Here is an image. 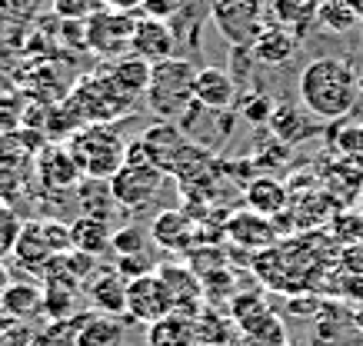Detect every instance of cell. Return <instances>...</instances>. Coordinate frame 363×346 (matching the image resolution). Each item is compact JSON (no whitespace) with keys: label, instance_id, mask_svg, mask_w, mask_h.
Wrapping results in <instances>:
<instances>
[{"label":"cell","instance_id":"obj_34","mask_svg":"<svg viewBox=\"0 0 363 346\" xmlns=\"http://www.w3.org/2000/svg\"><path fill=\"white\" fill-rule=\"evenodd\" d=\"M100 7V0H54V13L64 21H87Z\"/></svg>","mask_w":363,"mask_h":346},{"label":"cell","instance_id":"obj_30","mask_svg":"<svg viewBox=\"0 0 363 346\" xmlns=\"http://www.w3.org/2000/svg\"><path fill=\"white\" fill-rule=\"evenodd\" d=\"M87 320H90V313H74L67 320H50L47 330L37 333V346H77V336Z\"/></svg>","mask_w":363,"mask_h":346},{"label":"cell","instance_id":"obj_43","mask_svg":"<svg viewBox=\"0 0 363 346\" xmlns=\"http://www.w3.org/2000/svg\"><path fill=\"white\" fill-rule=\"evenodd\" d=\"M33 346H37V343H33Z\"/></svg>","mask_w":363,"mask_h":346},{"label":"cell","instance_id":"obj_24","mask_svg":"<svg viewBox=\"0 0 363 346\" xmlns=\"http://www.w3.org/2000/svg\"><path fill=\"white\" fill-rule=\"evenodd\" d=\"M247 203H250L253 213H264V217H277V213L290 210V190L286 183H280L277 177L264 173V177H253L247 183Z\"/></svg>","mask_w":363,"mask_h":346},{"label":"cell","instance_id":"obj_18","mask_svg":"<svg viewBox=\"0 0 363 346\" xmlns=\"http://www.w3.org/2000/svg\"><path fill=\"white\" fill-rule=\"evenodd\" d=\"M194 100L213 110H233L237 107V80L220 67H203L194 77Z\"/></svg>","mask_w":363,"mask_h":346},{"label":"cell","instance_id":"obj_40","mask_svg":"<svg viewBox=\"0 0 363 346\" xmlns=\"http://www.w3.org/2000/svg\"><path fill=\"white\" fill-rule=\"evenodd\" d=\"M347 4H350V7H353V11H357V13H360V21H363V0H347Z\"/></svg>","mask_w":363,"mask_h":346},{"label":"cell","instance_id":"obj_29","mask_svg":"<svg viewBox=\"0 0 363 346\" xmlns=\"http://www.w3.org/2000/svg\"><path fill=\"white\" fill-rule=\"evenodd\" d=\"M317 23L327 34H350L353 27H360L363 21L347 0H323L317 11Z\"/></svg>","mask_w":363,"mask_h":346},{"label":"cell","instance_id":"obj_38","mask_svg":"<svg viewBox=\"0 0 363 346\" xmlns=\"http://www.w3.org/2000/svg\"><path fill=\"white\" fill-rule=\"evenodd\" d=\"M13 279L11 273H7V267H4V260H0V300H4V293H7V287H11Z\"/></svg>","mask_w":363,"mask_h":346},{"label":"cell","instance_id":"obj_14","mask_svg":"<svg viewBox=\"0 0 363 346\" xmlns=\"http://www.w3.org/2000/svg\"><path fill=\"white\" fill-rule=\"evenodd\" d=\"M250 57L264 67H280V64H290L300 50V34L290 30V27H280V23H267L260 34L253 37V44L247 47Z\"/></svg>","mask_w":363,"mask_h":346},{"label":"cell","instance_id":"obj_36","mask_svg":"<svg viewBox=\"0 0 363 346\" xmlns=\"http://www.w3.org/2000/svg\"><path fill=\"white\" fill-rule=\"evenodd\" d=\"M184 7V0H143L140 11L143 17H154V21H174V13Z\"/></svg>","mask_w":363,"mask_h":346},{"label":"cell","instance_id":"obj_42","mask_svg":"<svg viewBox=\"0 0 363 346\" xmlns=\"http://www.w3.org/2000/svg\"><path fill=\"white\" fill-rule=\"evenodd\" d=\"M0 34H4V27H0Z\"/></svg>","mask_w":363,"mask_h":346},{"label":"cell","instance_id":"obj_32","mask_svg":"<svg viewBox=\"0 0 363 346\" xmlns=\"http://www.w3.org/2000/svg\"><path fill=\"white\" fill-rule=\"evenodd\" d=\"M21 230H23V224H21V217H17V210H13L11 203H0V257L13 253Z\"/></svg>","mask_w":363,"mask_h":346},{"label":"cell","instance_id":"obj_1","mask_svg":"<svg viewBox=\"0 0 363 346\" xmlns=\"http://www.w3.org/2000/svg\"><path fill=\"white\" fill-rule=\"evenodd\" d=\"M300 107L317 120H343L360 100L357 67L343 57H317L300 70Z\"/></svg>","mask_w":363,"mask_h":346},{"label":"cell","instance_id":"obj_19","mask_svg":"<svg viewBox=\"0 0 363 346\" xmlns=\"http://www.w3.org/2000/svg\"><path fill=\"white\" fill-rule=\"evenodd\" d=\"M147 346H200V326L194 313H167L147 326Z\"/></svg>","mask_w":363,"mask_h":346},{"label":"cell","instance_id":"obj_21","mask_svg":"<svg viewBox=\"0 0 363 346\" xmlns=\"http://www.w3.org/2000/svg\"><path fill=\"white\" fill-rule=\"evenodd\" d=\"M150 70H154V64H147V60H140V57L127 54V57H117L104 74L111 77V83L121 90L127 100L137 103L140 97H147V87H150Z\"/></svg>","mask_w":363,"mask_h":346},{"label":"cell","instance_id":"obj_35","mask_svg":"<svg viewBox=\"0 0 363 346\" xmlns=\"http://www.w3.org/2000/svg\"><path fill=\"white\" fill-rule=\"evenodd\" d=\"M40 0H0V13L13 23H27L30 17H37Z\"/></svg>","mask_w":363,"mask_h":346},{"label":"cell","instance_id":"obj_3","mask_svg":"<svg viewBox=\"0 0 363 346\" xmlns=\"http://www.w3.org/2000/svg\"><path fill=\"white\" fill-rule=\"evenodd\" d=\"M67 150L74 154L84 177L90 180H111L127 160V144L113 134L111 123H84L77 134L70 137Z\"/></svg>","mask_w":363,"mask_h":346},{"label":"cell","instance_id":"obj_27","mask_svg":"<svg viewBox=\"0 0 363 346\" xmlns=\"http://www.w3.org/2000/svg\"><path fill=\"white\" fill-rule=\"evenodd\" d=\"M323 0H270V13L280 27L297 30L300 37L307 34L310 23H317V11Z\"/></svg>","mask_w":363,"mask_h":346},{"label":"cell","instance_id":"obj_15","mask_svg":"<svg viewBox=\"0 0 363 346\" xmlns=\"http://www.w3.org/2000/svg\"><path fill=\"white\" fill-rule=\"evenodd\" d=\"M127 283L121 270H104L87 279V300L104 316H127Z\"/></svg>","mask_w":363,"mask_h":346},{"label":"cell","instance_id":"obj_7","mask_svg":"<svg viewBox=\"0 0 363 346\" xmlns=\"http://www.w3.org/2000/svg\"><path fill=\"white\" fill-rule=\"evenodd\" d=\"M107 183H111L113 200L121 203V207H127V210H140V207H147L157 193L164 190L167 173L164 170H157L154 163H127V160H123V167L117 170Z\"/></svg>","mask_w":363,"mask_h":346},{"label":"cell","instance_id":"obj_33","mask_svg":"<svg viewBox=\"0 0 363 346\" xmlns=\"http://www.w3.org/2000/svg\"><path fill=\"white\" fill-rule=\"evenodd\" d=\"M111 246L117 250V257H137V253H147V233L137 226H123V230H113Z\"/></svg>","mask_w":363,"mask_h":346},{"label":"cell","instance_id":"obj_31","mask_svg":"<svg viewBox=\"0 0 363 346\" xmlns=\"http://www.w3.org/2000/svg\"><path fill=\"white\" fill-rule=\"evenodd\" d=\"M274 107L277 103L270 100L267 93H253V97H240V100H237V113H240L247 123H253V127H267L270 117H274Z\"/></svg>","mask_w":363,"mask_h":346},{"label":"cell","instance_id":"obj_37","mask_svg":"<svg viewBox=\"0 0 363 346\" xmlns=\"http://www.w3.org/2000/svg\"><path fill=\"white\" fill-rule=\"evenodd\" d=\"M140 4H143V0H100V7H104V11H117V13L140 11Z\"/></svg>","mask_w":363,"mask_h":346},{"label":"cell","instance_id":"obj_4","mask_svg":"<svg viewBox=\"0 0 363 346\" xmlns=\"http://www.w3.org/2000/svg\"><path fill=\"white\" fill-rule=\"evenodd\" d=\"M67 250H74L70 246V226L60 224V220H30V224H23L21 236H17L13 257L23 270L44 273L47 263L57 253H67Z\"/></svg>","mask_w":363,"mask_h":346},{"label":"cell","instance_id":"obj_25","mask_svg":"<svg viewBox=\"0 0 363 346\" xmlns=\"http://www.w3.org/2000/svg\"><path fill=\"white\" fill-rule=\"evenodd\" d=\"M113 243V230L111 224L104 220V217H77L74 224H70V246L80 250V253H90V257H100V253H107Z\"/></svg>","mask_w":363,"mask_h":346},{"label":"cell","instance_id":"obj_5","mask_svg":"<svg viewBox=\"0 0 363 346\" xmlns=\"http://www.w3.org/2000/svg\"><path fill=\"white\" fill-rule=\"evenodd\" d=\"M67 100L77 107V113L84 117V123H111L133 107L121 90L111 83L107 74L80 77L77 83H74V90L67 93Z\"/></svg>","mask_w":363,"mask_h":346},{"label":"cell","instance_id":"obj_12","mask_svg":"<svg viewBox=\"0 0 363 346\" xmlns=\"http://www.w3.org/2000/svg\"><path fill=\"white\" fill-rule=\"evenodd\" d=\"M213 21L220 23L223 37H230L233 47H250L260 34L257 0H213Z\"/></svg>","mask_w":363,"mask_h":346},{"label":"cell","instance_id":"obj_16","mask_svg":"<svg viewBox=\"0 0 363 346\" xmlns=\"http://www.w3.org/2000/svg\"><path fill=\"white\" fill-rule=\"evenodd\" d=\"M33 167H37V156L0 137V203H7L13 193L27 187Z\"/></svg>","mask_w":363,"mask_h":346},{"label":"cell","instance_id":"obj_13","mask_svg":"<svg viewBox=\"0 0 363 346\" xmlns=\"http://www.w3.org/2000/svg\"><path fill=\"white\" fill-rule=\"evenodd\" d=\"M130 54L147 60V64H160V60L177 57L174 27L167 21H154V17H137L130 37Z\"/></svg>","mask_w":363,"mask_h":346},{"label":"cell","instance_id":"obj_11","mask_svg":"<svg viewBox=\"0 0 363 346\" xmlns=\"http://www.w3.org/2000/svg\"><path fill=\"white\" fill-rule=\"evenodd\" d=\"M37 180L44 183L47 190H77L84 183V170L74 160V154L67 150V144L44 146L37 154V167H33Z\"/></svg>","mask_w":363,"mask_h":346},{"label":"cell","instance_id":"obj_41","mask_svg":"<svg viewBox=\"0 0 363 346\" xmlns=\"http://www.w3.org/2000/svg\"><path fill=\"white\" fill-rule=\"evenodd\" d=\"M357 83H360V93H363V64L357 67Z\"/></svg>","mask_w":363,"mask_h":346},{"label":"cell","instance_id":"obj_39","mask_svg":"<svg viewBox=\"0 0 363 346\" xmlns=\"http://www.w3.org/2000/svg\"><path fill=\"white\" fill-rule=\"evenodd\" d=\"M11 326H13V320H11V316H7V313H4V310H0V336L7 333Z\"/></svg>","mask_w":363,"mask_h":346},{"label":"cell","instance_id":"obj_22","mask_svg":"<svg viewBox=\"0 0 363 346\" xmlns=\"http://www.w3.org/2000/svg\"><path fill=\"white\" fill-rule=\"evenodd\" d=\"M150 240L164 250H187L197 240V224L187 210H164L150 226Z\"/></svg>","mask_w":363,"mask_h":346},{"label":"cell","instance_id":"obj_8","mask_svg":"<svg viewBox=\"0 0 363 346\" xmlns=\"http://www.w3.org/2000/svg\"><path fill=\"white\" fill-rule=\"evenodd\" d=\"M177 127L187 134V140L197 150H207V154H217L227 140H230L233 130V110H213V107H203V103H190L184 117L177 120Z\"/></svg>","mask_w":363,"mask_h":346},{"label":"cell","instance_id":"obj_23","mask_svg":"<svg viewBox=\"0 0 363 346\" xmlns=\"http://www.w3.org/2000/svg\"><path fill=\"white\" fill-rule=\"evenodd\" d=\"M313 113H307L303 107H294V103H277L274 107V117L267 123L270 137H277L280 144L286 146H297L300 140L313 137Z\"/></svg>","mask_w":363,"mask_h":346},{"label":"cell","instance_id":"obj_20","mask_svg":"<svg viewBox=\"0 0 363 346\" xmlns=\"http://www.w3.org/2000/svg\"><path fill=\"white\" fill-rule=\"evenodd\" d=\"M223 236H230L233 243L250 246V250H267V246H274V240H277V226L264 213L243 210V213H233L230 220H227Z\"/></svg>","mask_w":363,"mask_h":346},{"label":"cell","instance_id":"obj_10","mask_svg":"<svg viewBox=\"0 0 363 346\" xmlns=\"http://www.w3.org/2000/svg\"><path fill=\"white\" fill-rule=\"evenodd\" d=\"M174 310V296H170L167 283L157 273H143V277H133L127 283V316L133 323L150 326Z\"/></svg>","mask_w":363,"mask_h":346},{"label":"cell","instance_id":"obj_6","mask_svg":"<svg viewBox=\"0 0 363 346\" xmlns=\"http://www.w3.org/2000/svg\"><path fill=\"white\" fill-rule=\"evenodd\" d=\"M137 144H140L147 163H154L157 170H164L167 177H177V173L194 160V154H197V146L190 144L187 134H184L174 120L154 123L150 130H143V137Z\"/></svg>","mask_w":363,"mask_h":346},{"label":"cell","instance_id":"obj_26","mask_svg":"<svg viewBox=\"0 0 363 346\" xmlns=\"http://www.w3.org/2000/svg\"><path fill=\"white\" fill-rule=\"evenodd\" d=\"M0 310L7 313L13 323H23L37 313H44V287L27 283V279H13L4 293V300H0Z\"/></svg>","mask_w":363,"mask_h":346},{"label":"cell","instance_id":"obj_9","mask_svg":"<svg viewBox=\"0 0 363 346\" xmlns=\"http://www.w3.org/2000/svg\"><path fill=\"white\" fill-rule=\"evenodd\" d=\"M133 13H117V11H97L87 17V50L97 57L117 60V57L130 54V37H133Z\"/></svg>","mask_w":363,"mask_h":346},{"label":"cell","instance_id":"obj_2","mask_svg":"<svg viewBox=\"0 0 363 346\" xmlns=\"http://www.w3.org/2000/svg\"><path fill=\"white\" fill-rule=\"evenodd\" d=\"M197 64H190L187 57H170L160 60L150 70V87H147V103L160 120H180L184 110L194 103V77Z\"/></svg>","mask_w":363,"mask_h":346},{"label":"cell","instance_id":"obj_17","mask_svg":"<svg viewBox=\"0 0 363 346\" xmlns=\"http://www.w3.org/2000/svg\"><path fill=\"white\" fill-rule=\"evenodd\" d=\"M157 277L167 283L177 310L197 316L200 303H203V283H200V277L194 270L184 267V263H160V267H157Z\"/></svg>","mask_w":363,"mask_h":346},{"label":"cell","instance_id":"obj_28","mask_svg":"<svg viewBox=\"0 0 363 346\" xmlns=\"http://www.w3.org/2000/svg\"><path fill=\"white\" fill-rule=\"evenodd\" d=\"M77 346H123V326L113 316L90 313V320L77 336Z\"/></svg>","mask_w":363,"mask_h":346}]
</instances>
